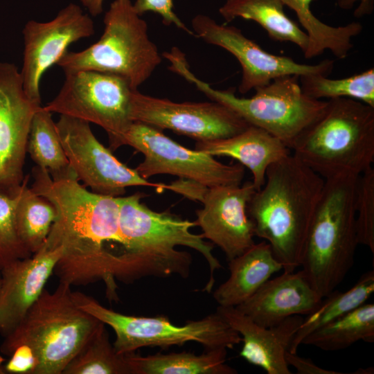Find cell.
I'll return each instance as SVG.
<instances>
[{"label":"cell","mask_w":374,"mask_h":374,"mask_svg":"<svg viewBox=\"0 0 374 374\" xmlns=\"http://www.w3.org/2000/svg\"><path fill=\"white\" fill-rule=\"evenodd\" d=\"M357 177L346 175L325 180L307 236L301 271L321 298L335 290L354 264L358 245Z\"/></svg>","instance_id":"cell-7"},{"label":"cell","mask_w":374,"mask_h":374,"mask_svg":"<svg viewBox=\"0 0 374 374\" xmlns=\"http://www.w3.org/2000/svg\"><path fill=\"white\" fill-rule=\"evenodd\" d=\"M56 124L58 135L69 163L79 181L91 191L113 197L122 196L130 186H148L157 191L172 190L184 195L182 181L170 184L154 183L142 177L135 169L121 162L93 134L90 123L60 115Z\"/></svg>","instance_id":"cell-12"},{"label":"cell","mask_w":374,"mask_h":374,"mask_svg":"<svg viewBox=\"0 0 374 374\" xmlns=\"http://www.w3.org/2000/svg\"><path fill=\"white\" fill-rule=\"evenodd\" d=\"M80 1L89 15L93 17L100 15L103 11L105 0H80Z\"/></svg>","instance_id":"cell-37"},{"label":"cell","mask_w":374,"mask_h":374,"mask_svg":"<svg viewBox=\"0 0 374 374\" xmlns=\"http://www.w3.org/2000/svg\"><path fill=\"white\" fill-rule=\"evenodd\" d=\"M255 192L252 181L209 188L201 201L203 207L196 211L203 237L219 247L228 261L255 244L254 225L247 213Z\"/></svg>","instance_id":"cell-17"},{"label":"cell","mask_w":374,"mask_h":374,"mask_svg":"<svg viewBox=\"0 0 374 374\" xmlns=\"http://www.w3.org/2000/svg\"><path fill=\"white\" fill-rule=\"evenodd\" d=\"M100 39L80 51H67L57 63L64 72L91 70L125 79L138 89L162 61L146 21L131 0H114L105 12Z\"/></svg>","instance_id":"cell-8"},{"label":"cell","mask_w":374,"mask_h":374,"mask_svg":"<svg viewBox=\"0 0 374 374\" xmlns=\"http://www.w3.org/2000/svg\"><path fill=\"white\" fill-rule=\"evenodd\" d=\"M356 1H359V3L353 12L355 17H362L373 12L374 0H337V5L341 9L350 10Z\"/></svg>","instance_id":"cell-36"},{"label":"cell","mask_w":374,"mask_h":374,"mask_svg":"<svg viewBox=\"0 0 374 374\" xmlns=\"http://www.w3.org/2000/svg\"><path fill=\"white\" fill-rule=\"evenodd\" d=\"M302 91L317 99L348 98L374 107V69L339 79L320 74L299 76Z\"/></svg>","instance_id":"cell-31"},{"label":"cell","mask_w":374,"mask_h":374,"mask_svg":"<svg viewBox=\"0 0 374 374\" xmlns=\"http://www.w3.org/2000/svg\"><path fill=\"white\" fill-rule=\"evenodd\" d=\"M131 118L159 130H170L197 141L234 136L250 125L228 107L211 102H174L134 90Z\"/></svg>","instance_id":"cell-14"},{"label":"cell","mask_w":374,"mask_h":374,"mask_svg":"<svg viewBox=\"0 0 374 374\" xmlns=\"http://www.w3.org/2000/svg\"><path fill=\"white\" fill-rule=\"evenodd\" d=\"M373 292L374 271L370 270L364 273L347 291L335 290L323 298L319 306L303 319L288 351L296 353L307 335L365 303Z\"/></svg>","instance_id":"cell-26"},{"label":"cell","mask_w":374,"mask_h":374,"mask_svg":"<svg viewBox=\"0 0 374 374\" xmlns=\"http://www.w3.org/2000/svg\"><path fill=\"white\" fill-rule=\"evenodd\" d=\"M292 150L325 180L359 175L374 162V107L348 98L328 100Z\"/></svg>","instance_id":"cell-6"},{"label":"cell","mask_w":374,"mask_h":374,"mask_svg":"<svg viewBox=\"0 0 374 374\" xmlns=\"http://www.w3.org/2000/svg\"><path fill=\"white\" fill-rule=\"evenodd\" d=\"M32 176L33 190L56 211L44 246L63 249L53 271L60 282L71 286L103 280L107 297L117 299L118 256L114 247L120 246L121 253L119 197L89 191L77 177L53 179L47 170L36 166Z\"/></svg>","instance_id":"cell-1"},{"label":"cell","mask_w":374,"mask_h":374,"mask_svg":"<svg viewBox=\"0 0 374 374\" xmlns=\"http://www.w3.org/2000/svg\"><path fill=\"white\" fill-rule=\"evenodd\" d=\"M322 299L301 270L284 271L235 308L257 324L269 328L290 317L310 314Z\"/></svg>","instance_id":"cell-20"},{"label":"cell","mask_w":374,"mask_h":374,"mask_svg":"<svg viewBox=\"0 0 374 374\" xmlns=\"http://www.w3.org/2000/svg\"><path fill=\"white\" fill-rule=\"evenodd\" d=\"M229 278L213 292L220 306L236 307L252 296L270 277L283 269L265 240L230 260Z\"/></svg>","instance_id":"cell-22"},{"label":"cell","mask_w":374,"mask_h":374,"mask_svg":"<svg viewBox=\"0 0 374 374\" xmlns=\"http://www.w3.org/2000/svg\"><path fill=\"white\" fill-rule=\"evenodd\" d=\"M143 194L136 192L119 196V231L123 249L118 257L116 279L132 283L148 276L168 277L174 274L188 278L192 263L190 254L175 249L184 246L195 249L208 262L210 276L203 290L210 293L215 283V271L222 265L213 254L214 244L194 234L195 221L184 220L168 211L156 212L141 202Z\"/></svg>","instance_id":"cell-2"},{"label":"cell","mask_w":374,"mask_h":374,"mask_svg":"<svg viewBox=\"0 0 374 374\" xmlns=\"http://www.w3.org/2000/svg\"><path fill=\"white\" fill-rule=\"evenodd\" d=\"M359 341L374 342V304L364 303L332 322L311 332L301 344L325 351L345 349Z\"/></svg>","instance_id":"cell-27"},{"label":"cell","mask_w":374,"mask_h":374,"mask_svg":"<svg viewBox=\"0 0 374 374\" xmlns=\"http://www.w3.org/2000/svg\"><path fill=\"white\" fill-rule=\"evenodd\" d=\"M5 373H6L5 369H4V367L1 366L0 365V374H5Z\"/></svg>","instance_id":"cell-38"},{"label":"cell","mask_w":374,"mask_h":374,"mask_svg":"<svg viewBox=\"0 0 374 374\" xmlns=\"http://www.w3.org/2000/svg\"><path fill=\"white\" fill-rule=\"evenodd\" d=\"M284 8L282 0H226L219 13L226 22L237 18L255 21L271 39L292 43L304 53L308 35L286 15Z\"/></svg>","instance_id":"cell-23"},{"label":"cell","mask_w":374,"mask_h":374,"mask_svg":"<svg viewBox=\"0 0 374 374\" xmlns=\"http://www.w3.org/2000/svg\"><path fill=\"white\" fill-rule=\"evenodd\" d=\"M51 114L43 106L35 113L27 152L36 166L47 170L53 179L77 177L66 156Z\"/></svg>","instance_id":"cell-28"},{"label":"cell","mask_w":374,"mask_h":374,"mask_svg":"<svg viewBox=\"0 0 374 374\" xmlns=\"http://www.w3.org/2000/svg\"><path fill=\"white\" fill-rule=\"evenodd\" d=\"M62 374H131L125 355L110 342L105 324L84 344Z\"/></svg>","instance_id":"cell-30"},{"label":"cell","mask_w":374,"mask_h":374,"mask_svg":"<svg viewBox=\"0 0 374 374\" xmlns=\"http://www.w3.org/2000/svg\"><path fill=\"white\" fill-rule=\"evenodd\" d=\"M355 212L358 244L374 253V169L358 175L355 191Z\"/></svg>","instance_id":"cell-32"},{"label":"cell","mask_w":374,"mask_h":374,"mask_svg":"<svg viewBox=\"0 0 374 374\" xmlns=\"http://www.w3.org/2000/svg\"><path fill=\"white\" fill-rule=\"evenodd\" d=\"M191 26L195 36L224 48L238 61L242 69L238 91L242 94L267 84L280 76L310 74L328 76L333 71L332 60L306 64L296 62L290 57L270 53L247 37L240 28L219 24L206 15H195L191 20Z\"/></svg>","instance_id":"cell-13"},{"label":"cell","mask_w":374,"mask_h":374,"mask_svg":"<svg viewBox=\"0 0 374 374\" xmlns=\"http://www.w3.org/2000/svg\"><path fill=\"white\" fill-rule=\"evenodd\" d=\"M41 106L26 95L17 66L0 62L1 193L15 195L21 188L30 125L35 113Z\"/></svg>","instance_id":"cell-16"},{"label":"cell","mask_w":374,"mask_h":374,"mask_svg":"<svg viewBox=\"0 0 374 374\" xmlns=\"http://www.w3.org/2000/svg\"><path fill=\"white\" fill-rule=\"evenodd\" d=\"M131 374H236L226 364L227 348L205 350L201 355L189 352L157 353L141 356L124 354Z\"/></svg>","instance_id":"cell-24"},{"label":"cell","mask_w":374,"mask_h":374,"mask_svg":"<svg viewBox=\"0 0 374 374\" xmlns=\"http://www.w3.org/2000/svg\"><path fill=\"white\" fill-rule=\"evenodd\" d=\"M72 296L79 308L113 329L116 335L113 346L118 354L134 353L143 347L167 348L189 341L202 345L205 350L233 349L242 342L239 333L217 312L176 326L166 316L123 314L103 306L81 292L72 291Z\"/></svg>","instance_id":"cell-9"},{"label":"cell","mask_w":374,"mask_h":374,"mask_svg":"<svg viewBox=\"0 0 374 374\" xmlns=\"http://www.w3.org/2000/svg\"><path fill=\"white\" fill-rule=\"evenodd\" d=\"M216 312L240 335L243 342L240 357L262 368L267 374L291 373L285 353L303 321V317L294 315L276 326L265 328L235 307L218 305Z\"/></svg>","instance_id":"cell-19"},{"label":"cell","mask_w":374,"mask_h":374,"mask_svg":"<svg viewBox=\"0 0 374 374\" xmlns=\"http://www.w3.org/2000/svg\"><path fill=\"white\" fill-rule=\"evenodd\" d=\"M292 9L308 37V45L303 55L309 60L329 51L337 59H345L353 47V39L359 35L363 26L353 21L346 25L332 26L314 15L311 4L313 0H282Z\"/></svg>","instance_id":"cell-25"},{"label":"cell","mask_w":374,"mask_h":374,"mask_svg":"<svg viewBox=\"0 0 374 374\" xmlns=\"http://www.w3.org/2000/svg\"><path fill=\"white\" fill-rule=\"evenodd\" d=\"M62 247L44 246L1 269L0 335L12 332L37 300L62 256Z\"/></svg>","instance_id":"cell-18"},{"label":"cell","mask_w":374,"mask_h":374,"mask_svg":"<svg viewBox=\"0 0 374 374\" xmlns=\"http://www.w3.org/2000/svg\"><path fill=\"white\" fill-rule=\"evenodd\" d=\"M75 303L71 285L46 288L8 335L0 352L10 357L6 373L62 374L84 344L103 326Z\"/></svg>","instance_id":"cell-3"},{"label":"cell","mask_w":374,"mask_h":374,"mask_svg":"<svg viewBox=\"0 0 374 374\" xmlns=\"http://www.w3.org/2000/svg\"><path fill=\"white\" fill-rule=\"evenodd\" d=\"M195 150L238 161L251 171L256 190L264 185L267 168L292 153L279 139L253 125L230 137L197 141Z\"/></svg>","instance_id":"cell-21"},{"label":"cell","mask_w":374,"mask_h":374,"mask_svg":"<svg viewBox=\"0 0 374 374\" xmlns=\"http://www.w3.org/2000/svg\"><path fill=\"white\" fill-rule=\"evenodd\" d=\"M133 5L139 15L152 12L161 17L165 25H174L188 34L194 35L192 30L189 29L175 12L173 0H135Z\"/></svg>","instance_id":"cell-34"},{"label":"cell","mask_w":374,"mask_h":374,"mask_svg":"<svg viewBox=\"0 0 374 374\" xmlns=\"http://www.w3.org/2000/svg\"><path fill=\"white\" fill-rule=\"evenodd\" d=\"M166 59L170 71L193 84L211 100L228 107L250 125L279 139L291 150L301 136L321 116L328 104V100L314 99L305 94L296 75L276 78L255 89L252 96L242 98L237 96L233 89H217L197 78L179 49L168 53Z\"/></svg>","instance_id":"cell-5"},{"label":"cell","mask_w":374,"mask_h":374,"mask_svg":"<svg viewBox=\"0 0 374 374\" xmlns=\"http://www.w3.org/2000/svg\"><path fill=\"white\" fill-rule=\"evenodd\" d=\"M325 179L293 153L271 164L252 195L247 213L255 236L267 242L284 271L301 267Z\"/></svg>","instance_id":"cell-4"},{"label":"cell","mask_w":374,"mask_h":374,"mask_svg":"<svg viewBox=\"0 0 374 374\" xmlns=\"http://www.w3.org/2000/svg\"><path fill=\"white\" fill-rule=\"evenodd\" d=\"M19 193L15 195L0 193V270L13 261L32 256L16 229L15 214Z\"/></svg>","instance_id":"cell-33"},{"label":"cell","mask_w":374,"mask_h":374,"mask_svg":"<svg viewBox=\"0 0 374 374\" xmlns=\"http://www.w3.org/2000/svg\"><path fill=\"white\" fill-rule=\"evenodd\" d=\"M1 270H0V287H1Z\"/></svg>","instance_id":"cell-39"},{"label":"cell","mask_w":374,"mask_h":374,"mask_svg":"<svg viewBox=\"0 0 374 374\" xmlns=\"http://www.w3.org/2000/svg\"><path fill=\"white\" fill-rule=\"evenodd\" d=\"M90 15L71 3L51 20H29L22 30L23 63L20 71L24 89L33 101L41 105L40 82L44 73L57 64L77 41L94 34Z\"/></svg>","instance_id":"cell-15"},{"label":"cell","mask_w":374,"mask_h":374,"mask_svg":"<svg viewBox=\"0 0 374 374\" xmlns=\"http://www.w3.org/2000/svg\"><path fill=\"white\" fill-rule=\"evenodd\" d=\"M123 145L131 146L144 155L135 170L146 179L169 174L209 188L239 186L244 177V167L240 163H221L213 156L181 145L161 130L141 122H133L109 147L114 150Z\"/></svg>","instance_id":"cell-10"},{"label":"cell","mask_w":374,"mask_h":374,"mask_svg":"<svg viewBox=\"0 0 374 374\" xmlns=\"http://www.w3.org/2000/svg\"><path fill=\"white\" fill-rule=\"evenodd\" d=\"M285 359L288 366H294L299 374H342L341 372L326 370L317 366L310 359L304 358L287 351Z\"/></svg>","instance_id":"cell-35"},{"label":"cell","mask_w":374,"mask_h":374,"mask_svg":"<svg viewBox=\"0 0 374 374\" xmlns=\"http://www.w3.org/2000/svg\"><path fill=\"white\" fill-rule=\"evenodd\" d=\"M57 96L43 107L51 113L94 123L107 132L109 145L133 123L134 89L123 78L91 70L64 72Z\"/></svg>","instance_id":"cell-11"},{"label":"cell","mask_w":374,"mask_h":374,"mask_svg":"<svg viewBox=\"0 0 374 374\" xmlns=\"http://www.w3.org/2000/svg\"><path fill=\"white\" fill-rule=\"evenodd\" d=\"M25 176L15 207V225L18 236L32 255L44 246L56 218L53 205L28 186Z\"/></svg>","instance_id":"cell-29"}]
</instances>
